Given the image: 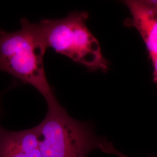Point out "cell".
<instances>
[{"label":"cell","instance_id":"5b68a950","mask_svg":"<svg viewBox=\"0 0 157 157\" xmlns=\"http://www.w3.org/2000/svg\"><path fill=\"white\" fill-rule=\"evenodd\" d=\"M0 157H42L36 127L12 132L0 126Z\"/></svg>","mask_w":157,"mask_h":157},{"label":"cell","instance_id":"ba28073f","mask_svg":"<svg viewBox=\"0 0 157 157\" xmlns=\"http://www.w3.org/2000/svg\"><path fill=\"white\" fill-rule=\"evenodd\" d=\"M150 1L151 3H152V4H154L157 6V0H151V1Z\"/></svg>","mask_w":157,"mask_h":157},{"label":"cell","instance_id":"52a82bcc","mask_svg":"<svg viewBox=\"0 0 157 157\" xmlns=\"http://www.w3.org/2000/svg\"><path fill=\"white\" fill-rule=\"evenodd\" d=\"M153 66V75L154 81L157 83V56L151 57Z\"/></svg>","mask_w":157,"mask_h":157},{"label":"cell","instance_id":"8992f818","mask_svg":"<svg viewBox=\"0 0 157 157\" xmlns=\"http://www.w3.org/2000/svg\"><path fill=\"white\" fill-rule=\"evenodd\" d=\"M103 152H107V153H109V154H115L116 155H117L119 157H128L126 155H125L123 153H122L121 152L118 151L115 147L113 146L111 143L108 142L107 143V145L105 146L104 150Z\"/></svg>","mask_w":157,"mask_h":157},{"label":"cell","instance_id":"3957f363","mask_svg":"<svg viewBox=\"0 0 157 157\" xmlns=\"http://www.w3.org/2000/svg\"><path fill=\"white\" fill-rule=\"evenodd\" d=\"M47 102V113L36 126L42 157H87L93 150H101L105 140L89 124L72 118L56 97Z\"/></svg>","mask_w":157,"mask_h":157},{"label":"cell","instance_id":"7a4b0ae2","mask_svg":"<svg viewBox=\"0 0 157 157\" xmlns=\"http://www.w3.org/2000/svg\"><path fill=\"white\" fill-rule=\"evenodd\" d=\"M89 13L73 11L61 19H44L37 23L46 45L90 71L107 72L109 62L98 41L87 26Z\"/></svg>","mask_w":157,"mask_h":157},{"label":"cell","instance_id":"6da1fadb","mask_svg":"<svg viewBox=\"0 0 157 157\" xmlns=\"http://www.w3.org/2000/svg\"><path fill=\"white\" fill-rule=\"evenodd\" d=\"M20 22L21 29L16 32H7L0 28V71L31 85L48 101L56 96L44 65L48 47L37 23L24 17Z\"/></svg>","mask_w":157,"mask_h":157},{"label":"cell","instance_id":"277c9868","mask_svg":"<svg viewBox=\"0 0 157 157\" xmlns=\"http://www.w3.org/2000/svg\"><path fill=\"white\" fill-rule=\"evenodd\" d=\"M124 2L131 16L126 22L138 31L150 57L157 56V6L150 1Z\"/></svg>","mask_w":157,"mask_h":157}]
</instances>
